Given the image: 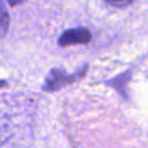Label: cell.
Returning <instances> with one entry per match:
<instances>
[{"label": "cell", "mask_w": 148, "mask_h": 148, "mask_svg": "<svg viewBox=\"0 0 148 148\" xmlns=\"http://www.w3.org/2000/svg\"><path fill=\"white\" fill-rule=\"evenodd\" d=\"M91 31L86 27L69 29L64 31L59 38V44L61 47H69L74 44H87L91 42Z\"/></svg>", "instance_id": "7a4b0ae2"}, {"label": "cell", "mask_w": 148, "mask_h": 148, "mask_svg": "<svg viewBox=\"0 0 148 148\" xmlns=\"http://www.w3.org/2000/svg\"><path fill=\"white\" fill-rule=\"evenodd\" d=\"M9 27V16L5 9V5L0 0V39L4 38Z\"/></svg>", "instance_id": "3957f363"}, {"label": "cell", "mask_w": 148, "mask_h": 148, "mask_svg": "<svg viewBox=\"0 0 148 148\" xmlns=\"http://www.w3.org/2000/svg\"><path fill=\"white\" fill-rule=\"evenodd\" d=\"M105 1H107L109 5H112V7L125 8V7H127V5L133 4L135 0H105Z\"/></svg>", "instance_id": "277c9868"}, {"label": "cell", "mask_w": 148, "mask_h": 148, "mask_svg": "<svg viewBox=\"0 0 148 148\" xmlns=\"http://www.w3.org/2000/svg\"><path fill=\"white\" fill-rule=\"evenodd\" d=\"M8 3H9L12 7H16V5H18V4H21V3H23L25 0H7Z\"/></svg>", "instance_id": "5b68a950"}, {"label": "cell", "mask_w": 148, "mask_h": 148, "mask_svg": "<svg viewBox=\"0 0 148 148\" xmlns=\"http://www.w3.org/2000/svg\"><path fill=\"white\" fill-rule=\"evenodd\" d=\"M5 84H7V83H5V82H4V81H0V87L5 86Z\"/></svg>", "instance_id": "8992f818"}, {"label": "cell", "mask_w": 148, "mask_h": 148, "mask_svg": "<svg viewBox=\"0 0 148 148\" xmlns=\"http://www.w3.org/2000/svg\"><path fill=\"white\" fill-rule=\"evenodd\" d=\"M84 72H82L81 74H72L70 75V74H66L60 69H53V70H51V73L47 77L46 82L43 84V90H46V91H56V90L66 86V84L73 83L79 77L83 75Z\"/></svg>", "instance_id": "6da1fadb"}]
</instances>
